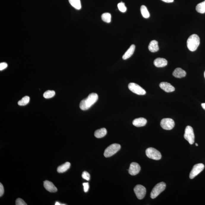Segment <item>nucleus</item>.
<instances>
[{
    "label": "nucleus",
    "mask_w": 205,
    "mask_h": 205,
    "mask_svg": "<svg viewBox=\"0 0 205 205\" xmlns=\"http://www.w3.org/2000/svg\"><path fill=\"white\" fill-rule=\"evenodd\" d=\"M98 98V96L97 93H90L87 98L81 101L80 104V108L82 110H87L97 101Z\"/></svg>",
    "instance_id": "nucleus-1"
},
{
    "label": "nucleus",
    "mask_w": 205,
    "mask_h": 205,
    "mask_svg": "<svg viewBox=\"0 0 205 205\" xmlns=\"http://www.w3.org/2000/svg\"><path fill=\"white\" fill-rule=\"evenodd\" d=\"M161 1L166 3H172L174 2V0H161Z\"/></svg>",
    "instance_id": "nucleus-33"
},
{
    "label": "nucleus",
    "mask_w": 205,
    "mask_h": 205,
    "mask_svg": "<svg viewBox=\"0 0 205 205\" xmlns=\"http://www.w3.org/2000/svg\"><path fill=\"white\" fill-rule=\"evenodd\" d=\"M107 134V130L105 128H102L96 130L94 133L95 137L98 138H103Z\"/></svg>",
    "instance_id": "nucleus-20"
},
{
    "label": "nucleus",
    "mask_w": 205,
    "mask_h": 205,
    "mask_svg": "<svg viewBox=\"0 0 205 205\" xmlns=\"http://www.w3.org/2000/svg\"><path fill=\"white\" fill-rule=\"evenodd\" d=\"M146 156L152 159L158 160L161 159V155L160 152L157 149L152 147L149 148L146 151Z\"/></svg>",
    "instance_id": "nucleus-5"
},
{
    "label": "nucleus",
    "mask_w": 205,
    "mask_h": 205,
    "mask_svg": "<svg viewBox=\"0 0 205 205\" xmlns=\"http://www.w3.org/2000/svg\"><path fill=\"white\" fill-rule=\"evenodd\" d=\"M4 190L3 186L1 183H0V196L1 197L4 195Z\"/></svg>",
    "instance_id": "nucleus-32"
},
{
    "label": "nucleus",
    "mask_w": 205,
    "mask_h": 205,
    "mask_svg": "<svg viewBox=\"0 0 205 205\" xmlns=\"http://www.w3.org/2000/svg\"><path fill=\"white\" fill-rule=\"evenodd\" d=\"M65 205L63 204H61V203H59V202H56L55 203V205Z\"/></svg>",
    "instance_id": "nucleus-35"
},
{
    "label": "nucleus",
    "mask_w": 205,
    "mask_h": 205,
    "mask_svg": "<svg viewBox=\"0 0 205 205\" xmlns=\"http://www.w3.org/2000/svg\"><path fill=\"white\" fill-rule=\"evenodd\" d=\"M44 187L47 191L50 192H56L58 191L56 187L51 182L47 181V180H46L44 182Z\"/></svg>",
    "instance_id": "nucleus-14"
},
{
    "label": "nucleus",
    "mask_w": 205,
    "mask_h": 205,
    "mask_svg": "<svg viewBox=\"0 0 205 205\" xmlns=\"http://www.w3.org/2000/svg\"><path fill=\"white\" fill-rule=\"evenodd\" d=\"M134 193L139 199H142L144 197L146 193V188L143 186L138 185L134 188Z\"/></svg>",
    "instance_id": "nucleus-10"
},
{
    "label": "nucleus",
    "mask_w": 205,
    "mask_h": 205,
    "mask_svg": "<svg viewBox=\"0 0 205 205\" xmlns=\"http://www.w3.org/2000/svg\"><path fill=\"white\" fill-rule=\"evenodd\" d=\"M16 205H27V204L21 198H18L16 201Z\"/></svg>",
    "instance_id": "nucleus-29"
},
{
    "label": "nucleus",
    "mask_w": 205,
    "mask_h": 205,
    "mask_svg": "<svg viewBox=\"0 0 205 205\" xmlns=\"http://www.w3.org/2000/svg\"><path fill=\"white\" fill-rule=\"evenodd\" d=\"M184 137L190 144H193L195 142V134L193 128L191 126H187L186 127Z\"/></svg>",
    "instance_id": "nucleus-6"
},
{
    "label": "nucleus",
    "mask_w": 205,
    "mask_h": 205,
    "mask_svg": "<svg viewBox=\"0 0 205 205\" xmlns=\"http://www.w3.org/2000/svg\"><path fill=\"white\" fill-rule=\"evenodd\" d=\"M135 49V46L134 45H131L129 48L127 50L124 55H123V60H126L130 58L134 54Z\"/></svg>",
    "instance_id": "nucleus-18"
},
{
    "label": "nucleus",
    "mask_w": 205,
    "mask_h": 205,
    "mask_svg": "<svg viewBox=\"0 0 205 205\" xmlns=\"http://www.w3.org/2000/svg\"><path fill=\"white\" fill-rule=\"evenodd\" d=\"M111 16L109 13H106L101 15V19L103 21L107 23H109L111 21Z\"/></svg>",
    "instance_id": "nucleus-24"
},
{
    "label": "nucleus",
    "mask_w": 205,
    "mask_h": 205,
    "mask_svg": "<svg viewBox=\"0 0 205 205\" xmlns=\"http://www.w3.org/2000/svg\"><path fill=\"white\" fill-rule=\"evenodd\" d=\"M160 125L163 129L166 130H171L174 127V121L170 118H165L161 120Z\"/></svg>",
    "instance_id": "nucleus-9"
},
{
    "label": "nucleus",
    "mask_w": 205,
    "mask_h": 205,
    "mask_svg": "<svg viewBox=\"0 0 205 205\" xmlns=\"http://www.w3.org/2000/svg\"><path fill=\"white\" fill-rule=\"evenodd\" d=\"M82 177L83 179H85V180H88V181H89L90 179V175L88 172L86 171L83 172Z\"/></svg>",
    "instance_id": "nucleus-28"
},
{
    "label": "nucleus",
    "mask_w": 205,
    "mask_h": 205,
    "mask_svg": "<svg viewBox=\"0 0 205 205\" xmlns=\"http://www.w3.org/2000/svg\"><path fill=\"white\" fill-rule=\"evenodd\" d=\"M195 145H196V146H198V144L197 143L195 144Z\"/></svg>",
    "instance_id": "nucleus-36"
},
{
    "label": "nucleus",
    "mask_w": 205,
    "mask_h": 205,
    "mask_svg": "<svg viewBox=\"0 0 205 205\" xmlns=\"http://www.w3.org/2000/svg\"><path fill=\"white\" fill-rule=\"evenodd\" d=\"M149 50L152 53H155L159 50L158 42L155 40H152L150 42L149 45Z\"/></svg>",
    "instance_id": "nucleus-17"
},
{
    "label": "nucleus",
    "mask_w": 205,
    "mask_h": 205,
    "mask_svg": "<svg viewBox=\"0 0 205 205\" xmlns=\"http://www.w3.org/2000/svg\"><path fill=\"white\" fill-rule=\"evenodd\" d=\"M160 88L166 92H171L174 91L175 88L170 84L167 82H162L160 84Z\"/></svg>",
    "instance_id": "nucleus-12"
},
{
    "label": "nucleus",
    "mask_w": 205,
    "mask_h": 205,
    "mask_svg": "<svg viewBox=\"0 0 205 205\" xmlns=\"http://www.w3.org/2000/svg\"><path fill=\"white\" fill-rule=\"evenodd\" d=\"M201 106L205 110V103H203L201 104Z\"/></svg>",
    "instance_id": "nucleus-34"
},
{
    "label": "nucleus",
    "mask_w": 205,
    "mask_h": 205,
    "mask_svg": "<svg viewBox=\"0 0 205 205\" xmlns=\"http://www.w3.org/2000/svg\"><path fill=\"white\" fill-rule=\"evenodd\" d=\"M7 64L5 63V62L1 63H0V70L2 71V70H4V69L7 68Z\"/></svg>",
    "instance_id": "nucleus-31"
},
{
    "label": "nucleus",
    "mask_w": 205,
    "mask_h": 205,
    "mask_svg": "<svg viewBox=\"0 0 205 205\" xmlns=\"http://www.w3.org/2000/svg\"><path fill=\"white\" fill-rule=\"evenodd\" d=\"M83 185L84 187V190L85 193L87 192L89 189V185L88 182L83 183Z\"/></svg>",
    "instance_id": "nucleus-30"
},
{
    "label": "nucleus",
    "mask_w": 205,
    "mask_h": 205,
    "mask_svg": "<svg viewBox=\"0 0 205 205\" xmlns=\"http://www.w3.org/2000/svg\"><path fill=\"white\" fill-rule=\"evenodd\" d=\"M147 120L146 119L143 117H140L136 119L133 121V124L136 127H142L146 125Z\"/></svg>",
    "instance_id": "nucleus-15"
},
{
    "label": "nucleus",
    "mask_w": 205,
    "mask_h": 205,
    "mask_svg": "<svg viewBox=\"0 0 205 205\" xmlns=\"http://www.w3.org/2000/svg\"><path fill=\"white\" fill-rule=\"evenodd\" d=\"M69 1L71 6L75 9L78 10L81 9V5L80 0H69Z\"/></svg>",
    "instance_id": "nucleus-21"
},
{
    "label": "nucleus",
    "mask_w": 205,
    "mask_h": 205,
    "mask_svg": "<svg viewBox=\"0 0 205 205\" xmlns=\"http://www.w3.org/2000/svg\"><path fill=\"white\" fill-rule=\"evenodd\" d=\"M128 89L131 92L138 95H144L146 92L144 89L139 85L134 83H130L128 85Z\"/></svg>",
    "instance_id": "nucleus-7"
},
{
    "label": "nucleus",
    "mask_w": 205,
    "mask_h": 205,
    "mask_svg": "<svg viewBox=\"0 0 205 205\" xmlns=\"http://www.w3.org/2000/svg\"><path fill=\"white\" fill-rule=\"evenodd\" d=\"M29 97L28 96H25L18 102V104L20 106L26 105L29 103Z\"/></svg>",
    "instance_id": "nucleus-25"
},
{
    "label": "nucleus",
    "mask_w": 205,
    "mask_h": 205,
    "mask_svg": "<svg viewBox=\"0 0 205 205\" xmlns=\"http://www.w3.org/2000/svg\"><path fill=\"white\" fill-rule=\"evenodd\" d=\"M55 95V92L54 90H47L43 94V97L45 98H50L53 97Z\"/></svg>",
    "instance_id": "nucleus-26"
},
{
    "label": "nucleus",
    "mask_w": 205,
    "mask_h": 205,
    "mask_svg": "<svg viewBox=\"0 0 205 205\" xmlns=\"http://www.w3.org/2000/svg\"><path fill=\"white\" fill-rule=\"evenodd\" d=\"M140 9L141 13H142L143 17L145 18H149L150 17V14H149L148 10L146 7L145 5H142L141 6Z\"/></svg>",
    "instance_id": "nucleus-23"
},
{
    "label": "nucleus",
    "mask_w": 205,
    "mask_h": 205,
    "mask_svg": "<svg viewBox=\"0 0 205 205\" xmlns=\"http://www.w3.org/2000/svg\"><path fill=\"white\" fill-rule=\"evenodd\" d=\"M140 170L141 167L139 164L133 162L130 164L128 172L131 176H135L138 174Z\"/></svg>",
    "instance_id": "nucleus-11"
},
{
    "label": "nucleus",
    "mask_w": 205,
    "mask_h": 205,
    "mask_svg": "<svg viewBox=\"0 0 205 205\" xmlns=\"http://www.w3.org/2000/svg\"><path fill=\"white\" fill-rule=\"evenodd\" d=\"M70 167V163L69 162H67L62 165L58 167L57 169V171L59 173H63L67 171Z\"/></svg>",
    "instance_id": "nucleus-19"
},
{
    "label": "nucleus",
    "mask_w": 205,
    "mask_h": 205,
    "mask_svg": "<svg viewBox=\"0 0 205 205\" xmlns=\"http://www.w3.org/2000/svg\"><path fill=\"white\" fill-rule=\"evenodd\" d=\"M204 165L202 163L197 164L194 166L190 174V178L193 179L204 169Z\"/></svg>",
    "instance_id": "nucleus-8"
},
{
    "label": "nucleus",
    "mask_w": 205,
    "mask_h": 205,
    "mask_svg": "<svg viewBox=\"0 0 205 205\" xmlns=\"http://www.w3.org/2000/svg\"><path fill=\"white\" fill-rule=\"evenodd\" d=\"M204 77H205V72H204Z\"/></svg>",
    "instance_id": "nucleus-37"
},
{
    "label": "nucleus",
    "mask_w": 205,
    "mask_h": 205,
    "mask_svg": "<svg viewBox=\"0 0 205 205\" xmlns=\"http://www.w3.org/2000/svg\"><path fill=\"white\" fill-rule=\"evenodd\" d=\"M120 145L119 144H112L105 149L104 153V157L108 158L113 155L120 150Z\"/></svg>",
    "instance_id": "nucleus-4"
},
{
    "label": "nucleus",
    "mask_w": 205,
    "mask_h": 205,
    "mask_svg": "<svg viewBox=\"0 0 205 205\" xmlns=\"http://www.w3.org/2000/svg\"><path fill=\"white\" fill-rule=\"evenodd\" d=\"M196 11L198 13H202V14L204 13H205V1L198 4L196 5Z\"/></svg>",
    "instance_id": "nucleus-22"
},
{
    "label": "nucleus",
    "mask_w": 205,
    "mask_h": 205,
    "mask_svg": "<svg viewBox=\"0 0 205 205\" xmlns=\"http://www.w3.org/2000/svg\"><path fill=\"white\" fill-rule=\"evenodd\" d=\"M117 6L118 9H119V10H120L121 12L124 13V12H125L126 10H127V7L125 6L124 3L123 2L119 3L118 4Z\"/></svg>",
    "instance_id": "nucleus-27"
},
{
    "label": "nucleus",
    "mask_w": 205,
    "mask_h": 205,
    "mask_svg": "<svg viewBox=\"0 0 205 205\" xmlns=\"http://www.w3.org/2000/svg\"><path fill=\"white\" fill-rule=\"evenodd\" d=\"M199 44H200V39L197 35H191L187 40V47L190 51L192 52L196 51L197 49Z\"/></svg>",
    "instance_id": "nucleus-2"
},
{
    "label": "nucleus",
    "mask_w": 205,
    "mask_h": 205,
    "mask_svg": "<svg viewBox=\"0 0 205 205\" xmlns=\"http://www.w3.org/2000/svg\"><path fill=\"white\" fill-rule=\"evenodd\" d=\"M153 63L156 67H163L167 65L168 61L164 58H157L155 60Z\"/></svg>",
    "instance_id": "nucleus-13"
},
{
    "label": "nucleus",
    "mask_w": 205,
    "mask_h": 205,
    "mask_svg": "<svg viewBox=\"0 0 205 205\" xmlns=\"http://www.w3.org/2000/svg\"><path fill=\"white\" fill-rule=\"evenodd\" d=\"M186 74L185 71L180 68H177L175 69L172 73L174 77L179 78H184L186 75Z\"/></svg>",
    "instance_id": "nucleus-16"
},
{
    "label": "nucleus",
    "mask_w": 205,
    "mask_h": 205,
    "mask_svg": "<svg viewBox=\"0 0 205 205\" xmlns=\"http://www.w3.org/2000/svg\"><path fill=\"white\" fill-rule=\"evenodd\" d=\"M166 184L163 182H161L157 184L153 188L150 193V197L152 199L157 198L160 194L165 189Z\"/></svg>",
    "instance_id": "nucleus-3"
}]
</instances>
